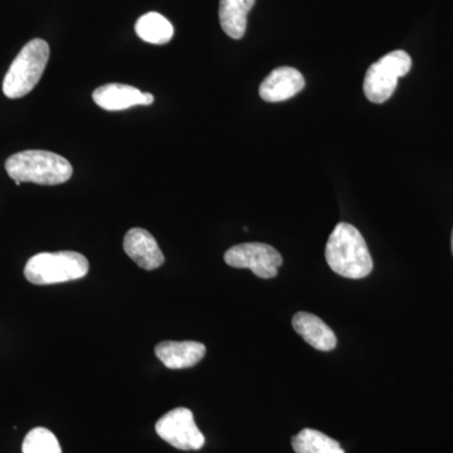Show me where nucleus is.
I'll list each match as a JSON object with an SVG mask.
<instances>
[{
    "instance_id": "obj_4",
    "label": "nucleus",
    "mask_w": 453,
    "mask_h": 453,
    "mask_svg": "<svg viewBox=\"0 0 453 453\" xmlns=\"http://www.w3.org/2000/svg\"><path fill=\"white\" fill-rule=\"evenodd\" d=\"M88 258L79 252H43L28 259L25 276L33 285H55L74 281L88 275Z\"/></svg>"
},
{
    "instance_id": "obj_1",
    "label": "nucleus",
    "mask_w": 453,
    "mask_h": 453,
    "mask_svg": "<svg viewBox=\"0 0 453 453\" xmlns=\"http://www.w3.org/2000/svg\"><path fill=\"white\" fill-rule=\"evenodd\" d=\"M325 258L334 273L345 279L360 280L371 275L372 258L362 234L349 223H339L334 228Z\"/></svg>"
},
{
    "instance_id": "obj_9",
    "label": "nucleus",
    "mask_w": 453,
    "mask_h": 453,
    "mask_svg": "<svg viewBox=\"0 0 453 453\" xmlns=\"http://www.w3.org/2000/svg\"><path fill=\"white\" fill-rule=\"evenodd\" d=\"M124 251L139 267L146 271L157 270L165 261L154 235L142 228L130 229L125 234Z\"/></svg>"
},
{
    "instance_id": "obj_7",
    "label": "nucleus",
    "mask_w": 453,
    "mask_h": 453,
    "mask_svg": "<svg viewBox=\"0 0 453 453\" xmlns=\"http://www.w3.org/2000/svg\"><path fill=\"white\" fill-rule=\"evenodd\" d=\"M225 261L234 268H250L259 279H273L282 266V256L266 243L237 244L225 253Z\"/></svg>"
},
{
    "instance_id": "obj_12",
    "label": "nucleus",
    "mask_w": 453,
    "mask_h": 453,
    "mask_svg": "<svg viewBox=\"0 0 453 453\" xmlns=\"http://www.w3.org/2000/svg\"><path fill=\"white\" fill-rule=\"evenodd\" d=\"M292 326L316 350L332 351L336 347L338 340L335 334L316 315L305 311L297 312L292 319Z\"/></svg>"
},
{
    "instance_id": "obj_8",
    "label": "nucleus",
    "mask_w": 453,
    "mask_h": 453,
    "mask_svg": "<svg viewBox=\"0 0 453 453\" xmlns=\"http://www.w3.org/2000/svg\"><path fill=\"white\" fill-rule=\"evenodd\" d=\"M95 104L106 111H122L134 106H149L154 103V96L149 92L122 83H109L95 89L92 94Z\"/></svg>"
},
{
    "instance_id": "obj_13",
    "label": "nucleus",
    "mask_w": 453,
    "mask_h": 453,
    "mask_svg": "<svg viewBox=\"0 0 453 453\" xmlns=\"http://www.w3.org/2000/svg\"><path fill=\"white\" fill-rule=\"evenodd\" d=\"M256 0H219V23L223 31L234 40L243 38L247 16Z\"/></svg>"
},
{
    "instance_id": "obj_6",
    "label": "nucleus",
    "mask_w": 453,
    "mask_h": 453,
    "mask_svg": "<svg viewBox=\"0 0 453 453\" xmlns=\"http://www.w3.org/2000/svg\"><path fill=\"white\" fill-rule=\"evenodd\" d=\"M155 429L157 436L181 451H196L204 446L205 438L196 427L192 411L188 408H175L164 414Z\"/></svg>"
},
{
    "instance_id": "obj_10",
    "label": "nucleus",
    "mask_w": 453,
    "mask_h": 453,
    "mask_svg": "<svg viewBox=\"0 0 453 453\" xmlns=\"http://www.w3.org/2000/svg\"><path fill=\"white\" fill-rule=\"evenodd\" d=\"M305 88V79L299 70L279 67L268 74L259 86V96L267 103H282Z\"/></svg>"
},
{
    "instance_id": "obj_3",
    "label": "nucleus",
    "mask_w": 453,
    "mask_h": 453,
    "mask_svg": "<svg viewBox=\"0 0 453 453\" xmlns=\"http://www.w3.org/2000/svg\"><path fill=\"white\" fill-rule=\"evenodd\" d=\"M46 41L35 38L23 47L3 81V94L12 100L25 97L42 79L50 59Z\"/></svg>"
},
{
    "instance_id": "obj_15",
    "label": "nucleus",
    "mask_w": 453,
    "mask_h": 453,
    "mask_svg": "<svg viewBox=\"0 0 453 453\" xmlns=\"http://www.w3.org/2000/svg\"><path fill=\"white\" fill-rule=\"evenodd\" d=\"M291 443L296 453H345L338 441L311 428L303 429Z\"/></svg>"
},
{
    "instance_id": "obj_14",
    "label": "nucleus",
    "mask_w": 453,
    "mask_h": 453,
    "mask_svg": "<svg viewBox=\"0 0 453 453\" xmlns=\"http://www.w3.org/2000/svg\"><path fill=\"white\" fill-rule=\"evenodd\" d=\"M135 32L140 40L151 44H166L174 35L172 23L162 14L146 13L139 18L135 25Z\"/></svg>"
},
{
    "instance_id": "obj_2",
    "label": "nucleus",
    "mask_w": 453,
    "mask_h": 453,
    "mask_svg": "<svg viewBox=\"0 0 453 453\" xmlns=\"http://www.w3.org/2000/svg\"><path fill=\"white\" fill-rule=\"evenodd\" d=\"M9 177L20 183L58 186L70 180L73 165L61 155L46 150H26L12 155L5 162Z\"/></svg>"
},
{
    "instance_id": "obj_11",
    "label": "nucleus",
    "mask_w": 453,
    "mask_h": 453,
    "mask_svg": "<svg viewBox=\"0 0 453 453\" xmlns=\"http://www.w3.org/2000/svg\"><path fill=\"white\" fill-rule=\"evenodd\" d=\"M205 351L198 342H162L155 348L157 359L169 369L192 368L204 357Z\"/></svg>"
},
{
    "instance_id": "obj_5",
    "label": "nucleus",
    "mask_w": 453,
    "mask_h": 453,
    "mask_svg": "<svg viewBox=\"0 0 453 453\" xmlns=\"http://www.w3.org/2000/svg\"><path fill=\"white\" fill-rule=\"evenodd\" d=\"M412 68V58L404 50H395L381 57L366 71L365 94L372 104H383L395 94L399 77Z\"/></svg>"
},
{
    "instance_id": "obj_16",
    "label": "nucleus",
    "mask_w": 453,
    "mask_h": 453,
    "mask_svg": "<svg viewBox=\"0 0 453 453\" xmlns=\"http://www.w3.org/2000/svg\"><path fill=\"white\" fill-rule=\"evenodd\" d=\"M23 453H62L58 440L50 429L38 427L27 434L22 446Z\"/></svg>"
},
{
    "instance_id": "obj_17",
    "label": "nucleus",
    "mask_w": 453,
    "mask_h": 453,
    "mask_svg": "<svg viewBox=\"0 0 453 453\" xmlns=\"http://www.w3.org/2000/svg\"><path fill=\"white\" fill-rule=\"evenodd\" d=\"M451 244H452V255H453V232H452V242H451Z\"/></svg>"
}]
</instances>
